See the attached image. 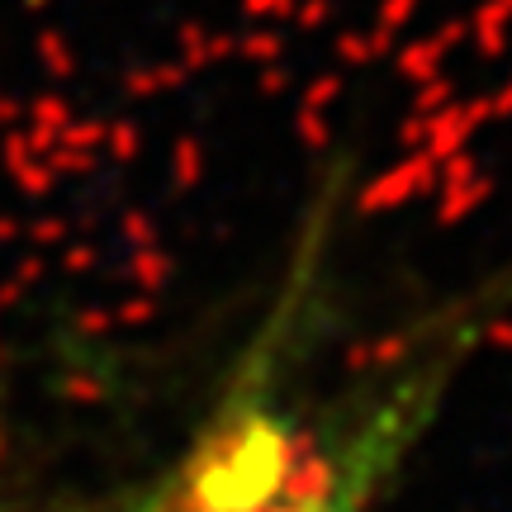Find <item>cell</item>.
I'll use <instances>...</instances> for the list:
<instances>
[{
    "instance_id": "2",
    "label": "cell",
    "mask_w": 512,
    "mask_h": 512,
    "mask_svg": "<svg viewBox=\"0 0 512 512\" xmlns=\"http://www.w3.org/2000/svg\"><path fill=\"white\" fill-rule=\"evenodd\" d=\"M133 512H166V498H147V503H133Z\"/></svg>"
},
{
    "instance_id": "1",
    "label": "cell",
    "mask_w": 512,
    "mask_h": 512,
    "mask_svg": "<svg viewBox=\"0 0 512 512\" xmlns=\"http://www.w3.org/2000/svg\"><path fill=\"white\" fill-rule=\"evenodd\" d=\"M214 475L195 484L190 498L171 494L166 512H342L328 465L313 470L275 432H242Z\"/></svg>"
}]
</instances>
